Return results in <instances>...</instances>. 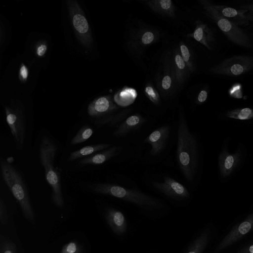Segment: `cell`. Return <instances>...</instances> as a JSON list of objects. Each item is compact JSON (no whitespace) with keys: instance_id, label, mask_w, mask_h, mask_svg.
Returning <instances> with one entry per match:
<instances>
[{"instance_id":"1","label":"cell","mask_w":253,"mask_h":253,"mask_svg":"<svg viewBox=\"0 0 253 253\" xmlns=\"http://www.w3.org/2000/svg\"><path fill=\"white\" fill-rule=\"evenodd\" d=\"M177 136V161L184 177L192 181L197 167V143L183 117L179 121Z\"/></svg>"},{"instance_id":"2","label":"cell","mask_w":253,"mask_h":253,"mask_svg":"<svg viewBox=\"0 0 253 253\" xmlns=\"http://www.w3.org/2000/svg\"><path fill=\"white\" fill-rule=\"evenodd\" d=\"M57 148L47 137L42 140L40 147V158L44 169L45 178L51 188V199L56 206H64V201L61 191L60 176L54 166Z\"/></svg>"},{"instance_id":"3","label":"cell","mask_w":253,"mask_h":253,"mask_svg":"<svg viewBox=\"0 0 253 253\" xmlns=\"http://www.w3.org/2000/svg\"><path fill=\"white\" fill-rule=\"evenodd\" d=\"M0 168L3 179L17 201L25 217L31 222L35 221V215L30 203L29 194L16 169L4 161H1Z\"/></svg>"},{"instance_id":"4","label":"cell","mask_w":253,"mask_h":253,"mask_svg":"<svg viewBox=\"0 0 253 253\" xmlns=\"http://www.w3.org/2000/svg\"><path fill=\"white\" fill-rule=\"evenodd\" d=\"M202 4L208 15L230 41L243 47H252L248 35L238 26L222 16L213 7L212 3L203 1Z\"/></svg>"},{"instance_id":"5","label":"cell","mask_w":253,"mask_h":253,"mask_svg":"<svg viewBox=\"0 0 253 253\" xmlns=\"http://www.w3.org/2000/svg\"><path fill=\"white\" fill-rule=\"evenodd\" d=\"M93 192L109 195L116 198L127 199L139 203H153L150 197L133 189L109 183H94L89 186Z\"/></svg>"},{"instance_id":"6","label":"cell","mask_w":253,"mask_h":253,"mask_svg":"<svg viewBox=\"0 0 253 253\" xmlns=\"http://www.w3.org/2000/svg\"><path fill=\"white\" fill-rule=\"evenodd\" d=\"M253 69V56L238 55L226 59L214 67L211 72L214 74L229 76L243 75Z\"/></svg>"},{"instance_id":"7","label":"cell","mask_w":253,"mask_h":253,"mask_svg":"<svg viewBox=\"0 0 253 253\" xmlns=\"http://www.w3.org/2000/svg\"><path fill=\"white\" fill-rule=\"evenodd\" d=\"M70 17L76 33L85 46L90 44L91 35L86 19L78 3L75 0L66 1Z\"/></svg>"},{"instance_id":"8","label":"cell","mask_w":253,"mask_h":253,"mask_svg":"<svg viewBox=\"0 0 253 253\" xmlns=\"http://www.w3.org/2000/svg\"><path fill=\"white\" fill-rule=\"evenodd\" d=\"M6 120L10 127L17 147L21 149L26 136L25 123L24 114L19 109L6 107Z\"/></svg>"},{"instance_id":"9","label":"cell","mask_w":253,"mask_h":253,"mask_svg":"<svg viewBox=\"0 0 253 253\" xmlns=\"http://www.w3.org/2000/svg\"><path fill=\"white\" fill-rule=\"evenodd\" d=\"M212 4L222 16L237 26L247 25L253 20V14L246 9H237L225 5Z\"/></svg>"},{"instance_id":"10","label":"cell","mask_w":253,"mask_h":253,"mask_svg":"<svg viewBox=\"0 0 253 253\" xmlns=\"http://www.w3.org/2000/svg\"><path fill=\"white\" fill-rule=\"evenodd\" d=\"M152 184L157 189L168 196L180 198L189 195L185 186L169 177H165L163 182H153Z\"/></svg>"},{"instance_id":"11","label":"cell","mask_w":253,"mask_h":253,"mask_svg":"<svg viewBox=\"0 0 253 253\" xmlns=\"http://www.w3.org/2000/svg\"><path fill=\"white\" fill-rule=\"evenodd\" d=\"M169 132V126H163L154 130L145 139L144 141L151 146L152 155H157L163 149Z\"/></svg>"},{"instance_id":"12","label":"cell","mask_w":253,"mask_h":253,"mask_svg":"<svg viewBox=\"0 0 253 253\" xmlns=\"http://www.w3.org/2000/svg\"><path fill=\"white\" fill-rule=\"evenodd\" d=\"M109 96H103L93 100L88 106V114L95 117L105 115L116 109Z\"/></svg>"},{"instance_id":"13","label":"cell","mask_w":253,"mask_h":253,"mask_svg":"<svg viewBox=\"0 0 253 253\" xmlns=\"http://www.w3.org/2000/svg\"><path fill=\"white\" fill-rule=\"evenodd\" d=\"M145 119L140 115L135 114L128 117L114 131L116 137H122L129 131L139 128L145 122Z\"/></svg>"},{"instance_id":"14","label":"cell","mask_w":253,"mask_h":253,"mask_svg":"<svg viewBox=\"0 0 253 253\" xmlns=\"http://www.w3.org/2000/svg\"><path fill=\"white\" fill-rule=\"evenodd\" d=\"M239 159V153L231 154L224 150L220 154L219 159V168L222 175L226 176L230 174L237 165Z\"/></svg>"},{"instance_id":"15","label":"cell","mask_w":253,"mask_h":253,"mask_svg":"<svg viewBox=\"0 0 253 253\" xmlns=\"http://www.w3.org/2000/svg\"><path fill=\"white\" fill-rule=\"evenodd\" d=\"M195 40L204 44L208 49H211V44L214 42L213 32L205 24L199 22L192 35Z\"/></svg>"},{"instance_id":"16","label":"cell","mask_w":253,"mask_h":253,"mask_svg":"<svg viewBox=\"0 0 253 253\" xmlns=\"http://www.w3.org/2000/svg\"><path fill=\"white\" fill-rule=\"evenodd\" d=\"M118 147L114 146L103 152L86 157L81 160L79 163L82 165H98L102 164L117 154Z\"/></svg>"},{"instance_id":"17","label":"cell","mask_w":253,"mask_h":253,"mask_svg":"<svg viewBox=\"0 0 253 253\" xmlns=\"http://www.w3.org/2000/svg\"><path fill=\"white\" fill-rule=\"evenodd\" d=\"M109 146L110 144L106 143L93 144L85 146L72 152L68 159V161H72L84 157L90 156L93 155V153L105 149Z\"/></svg>"},{"instance_id":"18","label":"cell","mask_w":253,"mask_h":253,"mask_svg":"<svg viewBox=\"0 0 253 253\" xmlns=\"http://www.w3.org/2000/svg\"><path fill=\"white\" fill-rule=\"evenodd\" d=\"M226 116L235 119L246 120L253 118V109L244 108L228 111Z\"/></svg>"},{"instance_id":"19","label":"cell","mask_w":253,"mask_h":253,"mask_svg":"<svg viewBox=\"0 0 253 253\" xmlns=\"http://www.w3.org/2000/svg\"><path fill=\"white\" fill-rule=\"evenodd\" d=\"M92 129L87 126H83L72 138L71 143L76 145L87 140L92 134Z\"/></svg>"},{"instance_id":"20","label":"cell","mask_w":253,"mask_h":253,"mask_svg":"<svg viewBox=\"0 0 253 253\" xmlns=\"http://www.w3.org/2000/svg\"><path fill=\"white\" fill-rule=\"evenodd\" d=\"M0 253H17L16 245L2 234L0 236Z\"/></svg>"},{"instance_id":"21","label":"cell","mask_w":253,"mask_h":253,"mask_svg":"<svg viewBox=\"0 0 253 253\" xmlns=\"http://www.w3.org/2000/svg\"><path fill=\"white\" fill-rule=\"evenodd\" d=\"M83 246L76 241H71L64 245L59 253H84Z\"/></svg>"},{"instance_id":"22","label":"cell","mask_w":253,"mask_h":253,"mask_svg":"<svg viewBox=\"0 0 253 253\" xmlns=\"http://www.w3.org/2000/svg\"><path fill=\"white\" fill-rule=\"evenodd\" d=\"M108 217L111 218L112 222L118 226H121L124 221V216L120 211H109Z\"/></svg>"},{"instance_id":"23","label":"cell","mask_w":253,"mask_h":253,"mask_svg":"<svg viewBox=\"0 0 253 253\" xmlns=\"http://www.w3.org/2000/svg\"><path fill=\"white\" fill-rule=\"evenodd\" d=\"M8 215L5 204L2 199L0 200V221L2 225L8 222Z\"/></svg>"},{"instance_id":"24","label":"cell","mask_w":253,"mask_h":253,"mask_svg":"<svg viewBox=\"0 0 253 253\" xmlns=\"http://www.w3.org/2000/svg\"><path fill=\"white\" fill-rule=\"evenodd\" d=\"M158 6L163 11H169L172 6V1L170 0H161L158 1Z\"/></svg>"},{"instance_id":"25","label":"cell","mask_w":253,"mask_h":253,"mask_svg":"<svg viewBox=\"0 0 253 253\" xmlns=\"http://www.w3.org/2000/svg\"><path fill=\"white\" fill-rule=\"evenodd\" d=\"M154 39V35L151 32H146L142 36V42L144 44H148L151 43Z\"/></svg>"},{"instance_id":"26","label":"cell","mask_w":253,"mask_h":253,"mask_svg":"<svg viewBox=\"0 0 253 253\" xmlns=\"http://www.w3.org/2000/svg\"><path fill=\"white\" fill-rule=\"evenodd\" d=\"M180 51L183 60L184 62L188 63L190 57V54L188 47L184 44H182L180 46Z\"/></svg>"},{"instance_id":"27","label":"cell","mask_w":253,"mask_h":253,"mask_svg":"<svg viewBox=\"0 0 253 253\" xmlns=\"http://www.w3.org/2000/svg\"><path fill=\"white\" fill-rule=\"evenodd\" d=\"M251 228V223L249 222L245 221L240 224L239 227V231L242 234H245L249 231Z\"/></svg>"},{"instance_id":"28","label":"cell","mask_w":253,"mask_h":253,"mask_svg":"<svg viewBox=\"0 0 253 253\" xmlns=\"http://www.w3.org/2000/svg\"><path fill=\"white\" fill-rule=\"evenodd\" d=\"M171 80L169 76H166L164 77L162 82V87L165 89H168L171 85Z\"/></svg>"},{"instance_id":"29","label":"cell","mask_w":253,"mask_h":253,"mask_svg":"<svg viewBox=\"0 0 253 253\" xmlns=\"http://www.w3.org/2000/svg\"><path fill=\"white\" fill-rule=\"evenodd\" d=\"M146 92L148 95L150 99L154 102H156L158 100L157 96L156 93L153 90V88L151 87H147L146 88Z\"/></svg>"},{"instance_id":"30","label":"cell","mask_w":253,"mask_h":253,"mask_svg":"<svg viewBox=\"0 0 253 253\" xmlns=\"http://www.w3.org/2000/svg\"><path fill=\"white\" fill-rule=\"evenodd\" d=\"M175 61L179 69H183L184 68L185 63L181 55L179 54L176 55L175 57Z\"/></svg>"},{"instance_id":"31","label":"cell","mask_w":253,"mask_h":253,"mask_svg":"<svg viewBox=\"0 0 253 253\" xmlns=\"http://www.w3.org/2000/svg\"><path fill=\"white\" fill-rule=\"evenodd\" d=\"M19 75L20 78L23 80H26L28 78V71L27 67L24 64H22L20 68Z\"/></svg>"},{"instance_id":"32","label":"cell","mask_w":253,"mask_h":253,"mask_svg":"<svg viewBox=\"0 0 253 253\" xmlns=\"http://www.w3.org/2000/svg\"><path fill=\"white\" fill-rule=\"evenodd\" d=\"M208 92L206 90H202L199 93L198 96V101L200 103L204 102L207 98Z\"/></svg>"},{"instance_id":"33","label":"cell","mask_w":253,"mask_h":253,"mask_svg":"<svg viewBox=\"0 0 253 253\" xmlns=\"http://www.w3.org/2000/svg\"><path fill=\"white\" fill-rule=\"evenodd\" d=\"M47 49L46 45L43 44H41L37 49V53L40 56H42L44 54Z\"/></svg>"},{"instance_id":"34","label":"cell","mask_w":253,"mask_h":253,"mask_svg":"<svg viewBox=\"0 0 253 253\" xmlns=\"http://www.w3.org/2000/svg\"><path fill=\"white\" fill-rule=\"evenodd\" d=\"M240 7L243 9H246L251 13L253 14V3L245 4L240 6Z\"/></svg>"},{"instance_id":"35","label":"cell","mask_w":253,"mask_h":253,"mask_svg":"<svg viewBox=\"0 0 253 253\" xmlns=\"http://www.w3.org/2000/svg\"><path fill=\"white\" fill-rule=\"evenodd\" d=\"M250 251L252 253H253V245L251 246L250 248Z\"/></svg>"},{"instance_id":"36","label":"cell","mask_w":253,"mask_h":253,"mask_svg":"<svg viewBox=\"0 0 253 253\" xmlns=\"http://www.w3.org/2000/svg\"><path fill=\"white\" fill-rule=\"evenodd\" d=\"M188 253H195V252H189Z\"/></svg>"}]
</instances>
